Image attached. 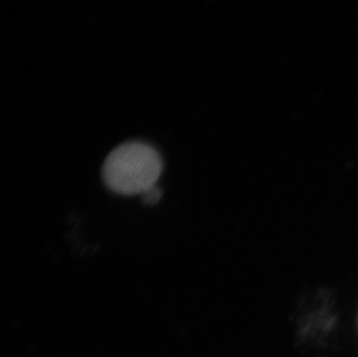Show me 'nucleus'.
<instances>
[{
  "label": "nucleus",
  "instance_id": "1",
  "mask_svg": "<svg viewBox=\"0 0 358 357\" xmlns=\"http://www.w3.org/2000/svg\"><path fill=\"white\" fill-rule=\"evenodd\" d=\"M162 155L151 145L128 142L114 148L102 166V180L120 195H142L162 176Z\"/></svg>",
  "mask_w": 358,
  "mask_h": 357
},
{
  "label": "nucleus",
  "instance_id": "2",
  "mask_svg": "<svg viewBox=\"0 0 358 357\" xmlns=\"http://www.w3.org/2000/svg\"><path fill=\"white\" fill-rule=\"evenodd\" d=\"M162 190L159 188H157V187H153V188L149 189L144 194H142V199L145 204L152 206V204H156L162 199Z\"/></svg>",
  "mask_w": 358,
  "mask_h": 357
}]
</instances>
